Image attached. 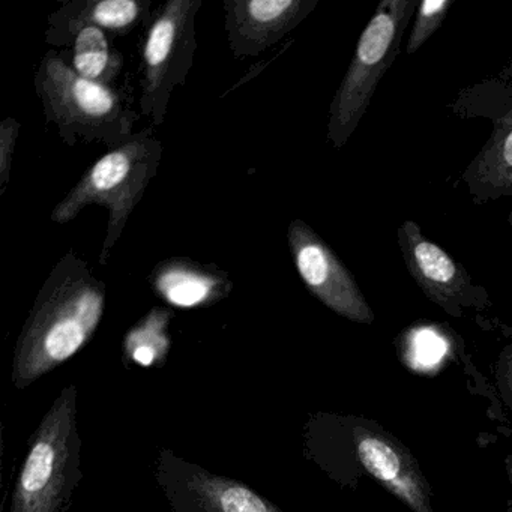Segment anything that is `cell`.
<instances>
[{"instance_id": "2e32d148", "label": "cell", "mask_w": 512, "mask_h": 512, "mask_svg": "<svg viewBox=\"0 0 512 512\" xmlns=\"http://www.w3.org/2000/svg\"><path fill=\"white\" fill-rule=\"evenodd\" d=\"M451 5L452 2H448V0H424L422 4H419L415 26H413L406 47V52L409 55L418 52L422 44L442 26Z\"/></svg>"}, {"instance_id": "4fadbf2b", "label": "cell", "mask_w": 512, "mask_h": 512, "mask_svg": "<svg viewBox=\"0 0 512 512\" xmlns=\"http://www.w3.org/2000/svg\"><path fill=\"white\" fill-rule=\"evenodd\" d=\"M73 68L88 82L112 88L124 68V56L112 46L109 34L98 28H85L73 43Z\"/></svg>"}, {"instance_id": "5bb4252c", "label": "cell", "mask_w": 512, "mask_h": 512, "mask_svg": "<svg viewBox=\"0 0 512 512\" xmlns=\"http://www.w3.org/2000/svg\"><path fill=\"white\" fill-rule=\"evenodd\" d=\"M172 319L173 311L169 308H152L125 335L122 343L125 359L145 368L163 365L172 346L169 334Z\"/></svg>"}, {"instance_id": "ac0fdd59", "label": "cell", "mask_w": 512, "mask_h": 512, "mask_svg": "<svg viewBox=\"0 0 512 512\" xmlns=\"http://www.w3.org/2000/svg\"><path fill=\"white\" fill-rule=\"evenodd\" d=\"M443 352H445V344L439 337L430 332L419 335L418 358L424 364H436L442 358Z\"/></svg>"}, {"instance_id": "7a4b0ae2", "label": "cell", "mask_w": 512, "mask_h": 512, "mask_svg": "<svg viewBox=\"0 0 512 512\" xmlns=\"http://www.w3.org/2000/svg\"><path fill=\"white\" fill-rule=\"evenodd\" d=\"M34 83L47 124L65 145L116 149L136 136L140 115L124 95L83 79L55 50L41 59Z\"/></svg>"}, {"instance_id": "3957f363", "label": "cell", "mask_w": 512, "mask_h": 512, "mask_svg": "<svg viewBox=\"0 0 512 512\" xmlns=\"http://www.w3.org/2000/svg\"><path fill=\"white\" fill-rule=\"evenodd\" d=\"M77 386H65L37 430L14 484L10 512H67L82 481Z\"/></svg>"}, {"instance_id": "277c9868", "label": "cell", "mask_w": 512, "mask_h": 512, "mask_svg": "<svg viewBox=\"0 0 512 512\" xmlns=\"http://www.w3.org/2000/svg\"><path fill=\"white\" fill-rule=\"evenodd\" d=\"M163 158V143L152 128L112 149L100 158L70 193L55 206L50 215L53 223L65 224L91 205L103 206L109 214L106 238L101 248V266L109 265L113 247L118 244L134 209L145 196L146 188L157 176Z\"/></svg>"}, {"instance_id": "8fae6325", "label": "cell", "mask_w": 512, "mask_h": 512, "mask_svg": "<svg viewBox=\"0 0 512 512\" xmlns=\"http://www.w3.org/2000/svg\"><path fill=\"white\" fill-rule=\"evenodd\" d=\"M155 295L178 308L209 307L232 293L233 281L212 263L170 257L157 263L149 275Z\"/></svg>"}, {"instance_id": "6da1fadb", "label": "cell", "mask_w": 512, "mask_h": 512, "mask_svg": "<svg viewBox=\"0 0 512 512\" xmlns=\"http://www.w3.org/2000/svg\"><path fill=\"white\" fill-rule=\"evenodd\" d=\"M106 304L104 281L79 254L68 251L47 275L17 338L14 388H29L76 356L94 338Z\"/></svg>"}, {"instance_id": "ba28073f", "label": "cell", "mask_w": 512, "mask_h": 512, "mask_svg": "<svg viewBox=\"0 0 512 512\" xmlns=\"http://www.w3.org/2000/svg\"><path fill=\"white\" fill-rule=\"evenodd\" d=\"M287 242L296 271L311 295L340 316L370 323L373 313L349 269L325 241L302 220H293Z\"/></svg>"}, {"instance_id": "30bf717a", "label": "cell", "mask_w": 512, "mask_h": 512, "mask_svg": "<svg viewBox=\"0 0 512 512\" xmlns=\"http://www.w3.org/2000/svg\"><path fill=\"white\" fill-rule=\"evenodd\" d=\"M151 0H70L49 17L47 44L73 46L85 28H98L115 37H125L151 17Z\"/></svg>"}, {"instance_id": "d6986e66", "label": "cell", "mask_w": 512, "mask_h": 512, "mask_svg": "<svg viewBox=\"0 0 512 512\" xmlns=\"http://www.w3.org/2000/svg\"><path fill=\"white\" fill-rule=\"evenodd\" d=\"M499 160L502 163V167H508L512 169V131H509L499 146Z\"/></svg>"}, {"instance_id": "8992f818", "label": "cell", "mask_w": 512, "mask_h": 512, "mask_svg": "<svg viewBox=\"0 0 512 512\" xmlns=\"http://www.w3.org/2000/svg\"><path fill=\"white\" fill-rule=\"evenodd\" d=\"M203 0H169L146 34L140 113L155 127L166 121L170 98L190 74L196 55V19Z\"/></svg>"}, {"instance_id": "52a82bcc", "label": "cell", "mask_w": 512, "mask_h": 512, "mask_svg": "<svg viewBox=\"0 0 512 512\" xmlns=\"http://www.w3.org/2000/svg\"><path fill=\"white\" fill-rule=\"evenodd\" d=\"M154 476L170 512H283L244 482L160 449Z\"/></svg>"}, {"instance_id": "5b68a950", "label": "cell", "mask_w": 512, "mask_h": 512, "mask_svg": "<svg viewBox=\"0 0 512 512\" xmlns=\"http://www.w3.org/2000/svg\"><path fill=\"white\" fill-rule=\"evenodd\" d=\"M416 7L413 0H383L362 32L352 64L329 110L328 140L334 148L346 145L367 112L380 79L400 50Z\"/></svg>"}, {"instance_id": "9c48e42d", "label": "cell", "mask_w": 512, "mask_h": 512, "mask_svg": "<svg viewBox=\"0 0 512 512\" xmlns=\"http://www.w3.org/2000/svg\"><path fill=\"white\" fill-rule=\"evenodd\" d=\"M316 4V0H224L233 58H256L277 46L310 16Z\"/></svg>"}, {"instance_id": "e0dca14e", "label": "cell", "mask_w": 512, "mask_h": 512, "mask_svg": "<svg viewBox=\"0 0 512 512\" xmlns=\"http://www.w3.org/2000/svg\"><path fill=\"white\" fill-rule=\"evenodd\" d=\"M19 133L20 122L17 119L7 118L0 124V196H4L11 181L13 157Z\"/></svg>"}, {"instance_id": "9a60e30c", "label": "cell", "mask_w": 512, "mask_h": 512, "mask_svg": "<svg viewBox=\"0 0 512 512\" xmlns=\"http://www.w3.org/2000/svg\"><path fill=\"white\" fill-rule=\"evenodd\" d=\"M358 455L365 469L380 481H391L400 472V460L394 449L382 440L367 437L358 445Z\"/></svg>"}, {"instance_id": "7c38bea8", "label": "cell", "mask_w": 512, "mask_h": 512, "mask_svg": "<svg viewBox=\"0 0 512 512\" xmlns=\"http://www.w3.org/2000/svg\"><path fill=\"white\" fill-rule=\"evenodd\" d=\"M398 241L413 280L436 302H451L470 287V278L448 253L422 236L418 224L406 221Z\"/></svg>"}]
</instances>
